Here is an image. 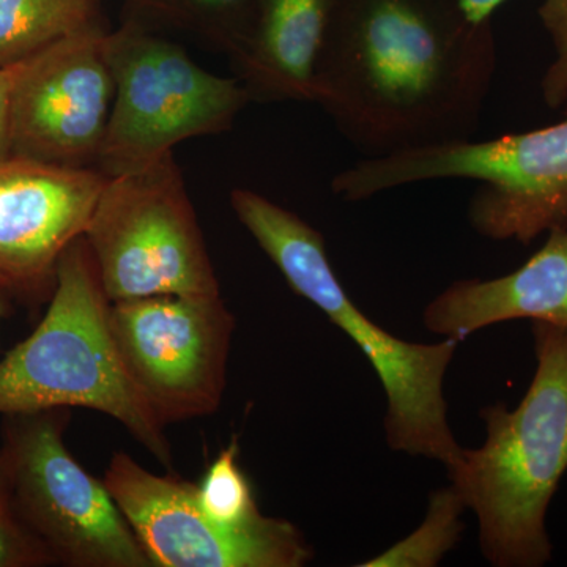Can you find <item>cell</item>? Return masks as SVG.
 Here are the masks:
<instances>
[{"label": "cell", "instance_id": "cell-1", "mask_svg": "<svg viewBox=\"0 0 567 567\" xmlns=\"http://www.w3.org/2000/svg\"><path fill=\"white\" fill-rule=\"evenodd\" d=\"M495 70L494 28L457 0H334L312 103L379 158L472 140Z\"/></svg>", "mask_w": 567, "mask_h": 567}, {"label": "cell", "instance_id": "cell-2", "mask_svg": "<svg viewBox=\"0 0 567 567\" xmlns=\"http://www.w3.org/2000/svg\"><path fill=\"white\" fill-rule=\"evenodd\" d=\"M536 372L516 409L481 410L486 442L462 447L451 487L476 514L481 551L496 567H540L551 559L546 520L567 472V333L532 322Z\"/></svg>", "mask_w": 567, "mask_h": 567}, {"label": "cell", "instance_id": "cell-3", "mask_svg": "<svg viewBox=\"0 0 567 567\" xmlns=\"http://www.w3.org/2000/svg\"><path fill=\"white\" fill-rule=\"evenodd\" d=\"M230 205L290 289L317 306L371 361L388 399V446L442 462L446 470L456 465L462 446L447 424L443 380L458 342L413 344L395 338L347 295L323 235L311 224L252 189H234Z\"/></svg>", "mask_w": 567, "mask_h": 567}, {"label": "cell", "instance_id": "cell-4", "mask_svg": "<svg viewBox=\"0 0 567 567\" xmlns=\"http://www.w3.org/2000/svg\"><path fill=\"white\" fill-rule=\"evenodd\" d=\"M111 300L84 237L63 252L50 308L0 361V415L89 409L117 421L173 468L164 425L126 375L110 327Z\"/></svg>", "mask_w": 567, "mask_h": 567}, {"label": "cell", "instance_id": "cell-5", "mask_svg": "<svg viewBox=\"0 0 567 567\" xmlns=\"http://www.w3.org/2000/svg\"><path fill=\"white\" fill-rule=\"evenodd\" d=\"M435 181L480 183L468 203L470 226L488 240L528 245L567 229V115L565 121L495 140L457 141L363 158L331 181L346 203Z\"/></svg>", "mask_w": 567, "mask_h": 567}, {"label": "cell", "instance_id": "cell-6", "mask_svg": "<svg viewBox=\"0 0 567 567\" xmlns=\"http://www.w3.org/2000/svg\"><path fill=\"white\" fill-rule=\"evenodd\" d=\"M114 102L96 169L134 173L193 137L229 132L251 102L237 78L204 70L182 47L130 18L106 32Z\"/></svg>", "mask_w": 567, "mask_h": 567}, {"label": "cell", "instance_id": "cell-7", "mask_svg": "<svg viewBox=\"0 0 567 567\" xmlns=\"http://www.w3.org/2000/svg\"><path fill=\"white\" fill-rule=\"evenodd\" d=\"M84 238L111 303L221 293L174 153L107 178Z\"/></svg>", "mask_w": 567, "mask_h": 567}, {"label": "cell", "instance_id": "cell-8", "mask_svg": "<svg viewBox=\"0 0 567 567\" xmlns=\"http://www.w3.org/2000/svg\"><path fill=\"white\" fill-rule=\"evenodd\" d=\"M70 409L3 416L0 461L18 513L54 565L155 567L103 480L65 445Z\"/></svg>", "mask_w": 567, "mask_h": 567}, {"label": "cell", "instance_id": "cell-9", "mask_svg": "<svg viewBox=\"0 0 567 567\" xmlns=\"http://www.w3.org/2000/svg\"><path fill=\"white\" fill-rule=\"evenodd\" d=\"M126 375L166 427L221 405L235 317L218 295H158L111 303Z\"/></svg>", "mask_w": 567, "mask_h": 567}, {"label": "cell", "instance_id": "cell-10", "mask_svg": "<svg viewBox=\"0 0 567 567\" xmlns=\"http://www.w3.org/2000/svg\"><path fill=\"white\" fill-rule=\"evenodd\" d=\"M103 481L155 567H301L315 557L289 520L259 514L223 527L199 506L196 484L153 475L130 454L115 453Z\"/></svg>", "mask_w": 567, "mask_h": 567}, {"label": "cell", "instance_id": "cell-11", "mask_svg": "<svg viewBox=\"0 0 567 567\" xmlns=\"http://www.w3.org/2000/svg\"><path fill=\"white\" fill-rule=\"evenodd\" d=\"M93 25L20 63L11 104V156L96 169L114 80Z\"/></svg>", "mask_w": 567, "mask_h": 567}, {"label": "cell", "instance_id": "cell-12", "mask_svg": "<svg viewBox=\"0 0 567 567\" xmlns=\"http://www.w3.org/2000/svg\"><path fill=\"white\" fill-rule=\"evenodd\" d=\"M107 178L93 167L0 162V287L10 297H51L59 260L84 237Z\"/></svg>", "mask_w": 567, "mask_h": 567}, {"label": "cell", "instance_id": "cell-13", "mask_svg": "<svg viewBox=\"0 0 567 567\" xmlns=\"http://www.w3.org/2000/svg\"><path fill=\"white\" fill-rule=\"evenodd\" d=\"M522 319L567 333V229L548 233L543 248L511 274L451 284L424 311L427 330L457 342L491 324Z\"/></svg>", "mask_w": 567, "mask_h": 567}, {"label": "cell", "instance_id": "cell-14", "mask_svg": "<svg viewBox=\"0 0 567 567\" xmlns=\"http://www.w3.org/2000/svg\"><path fill=\"white\" fill-rule=\"evenodd\" d=\"M334 0H260L235 78L252 103L315 102L317 62Z\"/></svg>", "mask_w": 567, "mask_h": 567}, {"label": "cell", "instance_id": "cell-15", "mask_svg": "<svg viewBox=\"0 0 567 567\" xmlns=\"http://www.w3.org/2000/svg\"><path fill=\"white\" fill-rule=\"evenodd\" d=\"M99 24V0H0V69Z\"/></svg>", "mask_w": 567, "mask_h": 567}, {"label": "cell", "instance_id": "cell-16", "mask_svg": "<svg viewBox=\"0 0 567 567\" xmlns=\"http://www.w3.org/2000/svg\"><path fill=\"white\" fill-rule=\"evenodd\" d=\"M140 17L199 37L234 59L246 44L260 0H126Z\"/></svg>", "mask_w": 567, "mask_h": 567}, {"label": "cell", "instance_id": "cell-17", "mask_svg": "<svg viewBox=\"0 0 567 567\" xmlns=\"http://www.w3.org/2000/svg\"><path fill=\"white\" fill-rule=\"evenodd\" d=\"M465 503L453 487L440 488L429 502L423 524L401 543L388 548L379 557L361 563L363 567H432L439 565L447 551L461 539V516Z\"/></svg>", "mask_w": 567, "mask_h": 567}, {"label": "cell", "instance_id": "cell-18", "mask_svg": "<svg viewBox=\"0 0 567 567\" xmlns=\"http://www.w3.org/2000/svg\"><path fill=\"white\" fill-rule=\"evenodd\" d=\"M240 446L230 440L197 486V502L205 514L223 527H240L259 516L252 486L238 464Z\"/></svg>", "mask_w": 567, "mask_h": 567}, {"label": "cell", "instance_id": "cell-19", "mask_svg": "<svg viewBox=\"0 0 567 567\" xmlns=\"http://www.w3.org/2000/svg\"><path fill=\"white\" fill-rule=\"evenodd\" d=\"M51 565H54V559L18 513L9 477L0 461V567Z\"/></svg>", "mask_w": 567, "mask_h": 567}, {"label": "cell", "instance_id": "cell-20", "mask_svg": "<svg viewBox=\"0 0 567 567\" xmlns=\"http://www.w3.org/2000/svg\"><path fill=\"white\" fill-rule=\"evenodd\" d=\"M539 20L550 35L555 59L540 81L544 103L558 110L567 102V0H543Z\"/></svg>", "mask_w": 567, "mask_h": 567}, {"label": "cell", "instance_id": "cell-21", "mask_svg": "<svg viewBox=\"0 0 567 567\" xmlns=\"http://www.w3.org/2000/svg\"><path fill=\"white\" fill-rule=\"evenodd\" d=\"M20 63L0 69V162L11 156V104Z\"/></svg>", "mask_w": 567, "mask_h": 567}, {"label": "cell", "instance_id": "cell-22", "mask_svg": "<svg viewBox=\"0 0 567 567\" xmlns=\"http://www.w3.org/2000/svg\"><path fill=\"white\" fill-rule=\"evenodd\" d=\"M506 0H457L466 21L475 25L492 24V17Z\"/></svg>", "mask_w": 567, "mask_h": 567}, {"label": "cell", "instance_id": "cell-23", "mask_svg": "<svg viewBox=\"0 0 567 567\" xmlns=\"http://www.w3.org/2000/svg\"><path fill=\"white\" fill-rule=\"evenodd\" d=\"M11 297L6 290L0 287V322H2L3 317H6L7 311H9Z\"/></svg>", "mask_w": 567, "mask_h": 567}]
</instances>
